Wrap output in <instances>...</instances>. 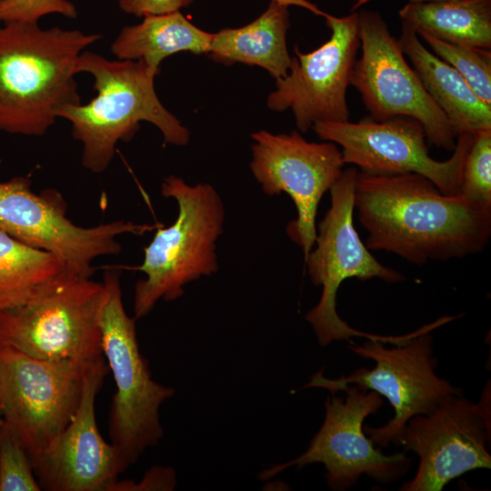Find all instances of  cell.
Returning a JSON list of instances; mask_svg holds the SVG:
<instances>
[{"label": "cell", "mask_w": 491, "mask_h": 491, "mask_svg": "<svg viewBox=\"0 0 491 491\" xmlns=\"http://www.w3.org/2000/svg\"><path fill=\"white\" fill-rule=\"evenodd\" d=\"M30 456L15 434L0 426V491H40Z\"/></svg>", "instance_id": "cell-25"}, {"label": "cell", "mask_w": 491, "mask_h": 491, "mask_svg": "<svg viewBox=\"0 0 491 491\" xmlns=\"http://www.w3.org/2000/svg\"><path fill=\"white\" fill-rule=\"evenodd\" d=\"M89 366L40 359L0 345V413L29 456L47 448L68 426Z\"/></svg>", "instance_id": "cell-10"}, {"label": "cell", "mask_w": 491, "mask_h": 491, "mask_svg": "<svg viewBox=\"0 0 491 491\" xmlns=\"http://www.w3.org/2000/svg\"><path fill=\"white\" fill-rule=\"evenodd\" d=\"M354 207L366 247L424 265L481 252L491 236V205L449 195L416 173H357Z\"/></svg>", "instance_id": "cell-1"}, {"label": "cell", "mask_w": 491, "mask_h": 491, "mask_svg": "<svg viewBox=\"0 0 491 491\" xmlns=\"http://www.w3.org/2000/svg\"><path fill=\"white\" fill-rule=\"evenodd\" d=\"M306 0H270L265 12L251 23L213 33L207 55L216 63L259 66L276 80L286 76L292 57L286 45L289 6L308 9Z\"/></svg>", "instance_id": "cell-18"}, {"label": "cell", "mask_w": 491, "mask_h": 491, "mask_svg": "<svg viewBox=\"0 0 491 491\" xmlns=\"http://www.w3.org/2000/svg\"><path fill=\"white\" fill-rule=\"evenodd\" d=\"M357 173L355 167L343 170L329 189L331 206L317 225L316 247L305 259L311 282L322 286V294L305 319L311 325L321 346L340 340L351 342L354 336L402 345L416 336V332L401 336L369 334L351 327L336 312V293L347 278L363 281L380 278L387 283L405 279L402 273L383 266L372 256L354 227Z\"/></svg>", "instance_id": "cell-7"}, {"label": "cell", "mask_w": 491, "mask_h": 491, "mask_svg": "<svg viewBox=\"0 0 491 491\" xmlns=\"http://www.w3.org/2000/svg\"><path fill=\"white\" fill-rule=\"evenodd\" d=\"M3 424H4V419H3L2 416H1V413H0V426H2Z\"/></svg>", "instance_id": "cell-30"}, {"label": "cell", "mask_w": 491, "mask_h": 491, "mask_svg": "<svg viewBox=\"0 0 491 491\" xmlns=\"http://www.w3.org/2000/svg\"><path fill=\"white\" fill-rule=\"evenodd\" d=\"M31 186L26 176L0 182V230L52 253L78 276L91 277L95 259L118 255L119 235H140L160 225L116 220L83 227L67 217L66 203L57 190L47 188L37 194Z\"/></svg>", "instance_id": "cell-9"}, {"label": "cell", "mask_w": 491, "mask_h": 491, "mask_svg": "<svg viewBox=\"0 0 491 491\" xmlns=\"http://www.w3.org/2000/svg\"><path fill=\"white\" fill-rule=\"evenodd\" d=\"M195 0H117L119 8L137 17L180 11Z\"/></svg>", "instance_id": "cell-28"}, {"label": "cell", "mask_w": 491, "mask_h": 491, "mask_svg": "<svg viewBox=\"0 0 491 491\" xmlns=\"http://www.w3.org/2000/svg\"><path fill=\"white\" fill-rule=\"evenodd\" d=\"M430 333L419 334L392 347L378 340L366 339L362 346L351 343L347 348L373 360L374 368L362 367L337 379L326 378L318 372L306 386L326 388L333 395L346 386L356 385L362 391L372 390L385 396L394 408L393 418L379 427L364 425V432L375 446H399L402 432L410 418L428 414L452 395H462L460 388L436 374V360Z\"/></svg>", "instance_id": "cell-8"}, {"label": "cell", "mask_w": 491, "mask_h": 491, "mask_svg": "<svg viewBox=\"0 0 491 491\" xmlns=\"http://www.w3.org/2000/svg\"><path fill=\"white\" fill-rule=\"evenodd\" d=\"M398 15L416 33L424 32L450 44L491 49V0L408 2Z\"/></svg>", "instance_id": "cell-21"}, {"label": "cell", "mask_w": 491, "mask_h": 491, "mask_svg": "<svg viewBox=\"0 0 491 491\" xmlns=\"http://www.w3.org/2000/svg\"><path fill=\"white\" fill-rule=\"evenodd\" d=\"M212 36L176 11L147 15L139 24L124 26L110 50L119 60H142L160 68L165 58L179 52L207 55Z\"/></svg>", "instance_id": "cell-20"}, {"label": "cell", "mask_w": 491, "mask_h": 491, "mask_svg": "<svg viewBox=\"0 0 491 491\" xmlns=\"http://www.w3.org/2000/svg\"><path fill=\"white\" fill-rule=\"evenodd\" d=\"M51 14L75 19L78 13L68 0H0V22H35Z\"/></svg>", "instance_id": "cell-26"}, {"label": "cell", "mask_w": 491, "mask_h": 491, "mask_svg": "<svg viewBox=\"0 0 491 491\" xmlns=\"http://www.w3.org/2000/svg\"><path fill=\"white\" fill-rule=\"evenodd\" d=\"M346 398L332 395L325 402V420L309 443L307 450L296 458L262 471L259 478L267 480L296 466L301 468L321 463L326 470L327 486L336 491L352 487L362 475L388 484L402 478L411 466L406 453L384 455L364 432L365 419L383 405L375 391H362L356 385L341 389Z\"/></svg>", "instance_id": "cell-14"}, {"label": "cell", "mask_w": 491, "mask_h": 491, "mask_svg": "<svg viewBox=\"0 0 491 491\" xmlns=\"http://www.w3.org/2000/svg\"><path fill=\"white\" fill-rule=\"evenodd\" d=\"M120 272L105 271L106 297L100 316L102 349L116 386L109 413V436L126 470L164 436L159 408L175 391L155 381L141 354L135 318L124 307Z\"/></svg>", "instance_id": "cell-6"}, {"label": "cell", "mask_w": 491, "mask_h": 491, "mask_svg": "<svg viewBox=\"0 0 491 491\" xmlns=\"http://www.w3.org/2000/svg\"><path fill=\"white\" fill-rule=\"evenodd\" d=\"M175 483V474L172 468L155 466L137 483L133 480H117L111 491L173 490Z\"/></svg>", "instance_id": "cell-27"}, {"label": "cell", "mask_w": 491, "mask_h": 491, "mask_svg": "<svg viewBox=\"0 0 491 491\" xmlns=\"http://www.w3.org/2000/svg\"><path fill=\"white\" fill-rule=\"evenodd\" d=\"M330 38L310 53L294 47L296 56L286 76L276 80L267 96L269 109H291L297 130L306 133L316 122H346V90L360 48L357 11L346 16L323 15Z\"/></svg>", "instance_id": "cell-16"}, {"label": "cell", "mask_w": 491, "mask_h": 491, "mask_svg": "<svg viewBox=\"0 0 491 491\" xmlns=\"http://www.w3.org/2000/svg\"><path fill=\"white\" fill-rule=\"evenodd\" d=\"M65 270L52 253L0 230V311L26 302Z\"/></svg>", "instance_id": "cell-22"}, {"label": "cell", "mask_w": 491, "mask_h": 491, "mask_svg": "<svg viewBox=\"0 0 491 491\" xmlns=\"http://www.w3.org/2000/svg\"><path fill=\"white\" fill-rule=\"evenodd\" d=\"M103 282L65 270L26 302L0 311V345L45 360H103Z\"/></svg>", "instance_id": "cell-5"}, {"label": "cell", "mask_w": 491, "mask_h": 491, "mask_svg": "<svg viewBox=\"0 0 491 491\" xmlns=\"http://www.w3.org/2000/svg\"><path fill=\"white\" fill-rule=\"evenodd\" d=\"M250 169L267 195L286 194L295 204L296 218L286 233L298 245L306 259L315 246L316 217L324 194L339 178L346 165L335 143L309 142L298 130L251 134Z\"/></svg>", "instance_id": "cell-15"}, {"label": "cell", "mask_w": 491, "mask_h": 491, "mask_svg": "<svg viewBox=\"0 0 491 491\" xmlns=\"http://www.w3.org/2000/svg\"><path fill=\"white\" fill-rule=\"evenodd\" d=\"M361 55L356 60L350 85L360 94L376 121L396 116L417 120L430 144L453 151L456 135L452 125L423 86L377 11L357 12Z\"/></svg>", "instance_id": "cell-11"}, {"label": "cell", "mask_w": 491, "mask_h": 491, "mask_svg": "<svg viewBox=\"0 0 491 491\" xmlns=\"http://www.w3.org/2000/svg\"><path fill=\"white\" fill-rule=\"evenodd\" d=\"M107 371L105 359L86 368L72 420L47 448L30 456L42 490L111 491L125 471L116 447L104 440L95 420V397Z\"/></svg>", "instance_id": "cell-17"}, {"label": "cell", "mask_w": 491, "mask_h": 491, "mask_svg": "<svg viewBox=\"0 0 491 491\" xmlns=\"http://www.w3.org/2000/svg\"><path fill=\"white\" fill-rule=\"evenodd\" d=\"M352 1H354V4L351 7V11L355 12V11H357L359 7L363 6L364 5H366V3L372 0H352ZM427 1H436V0H408V2H412V3L427 2Z\"/></svg>", "instance_id": "cell-29"}, {"label": "cell", "mask_w": 491, "mask_h": 491, "mask_svg": "<svg viewBox=\"0 0 491 491\" xmlns=\"http://www.w3.org/2000/svg\"><path fill=\"white\" fill-rule=\"evenodd\" d=\"M464 163L460 195L491 205V129L472 135Z\"/></svg>", "instance_id": "cell-24"}, {"label": "cell", "mask_w": 491, "mask_h": 491, "mask_svg": "<svg viewBox=\"0 0 491 491\" xmlns=\"http://www.w3.org/2000/svg\"><path fill=\"white\" fill-rule=\"evenodd\" d=\"M435 55L455 68L473 91L491 106V51L450 44L417 32Z\"/></svg>", "instance_id": "cell-23"}, {"label": "cell", "mask_w": 491, "mask_h": 491, "mask_svg": "<svg viewBox=\"0 0 491 491\" xmlns=\"http://www.w3.org/2000/svg\"><path fill=\"white\" fill-rule=\"evenodd\" d=\"M490 418L489 381L478 403L452 395L428 414L410 418L399 446L416 453L419 464L400 490L441 491L465 473L490 468Z\"/></svg>", "instance_id": "cell-13"}, {"label": "cell", "mask_w": 491, "mask_h": 491, "mask_svg": "<svg viewBox=\"0 0 491 491\" xmlns=\"http://www.w3.org/2000/svg\"><path fill=\"white\" fill-rule=\"evenodd\" d=\"M160 68L142 60H110L83 51L77 74L94 77L96 95L87 104L69 105L56 112L67 120L72 136L82 145V165L95 174L105 171L119 142L130 141L141 122L154 125L166 144L182 146L190 140L189 130L158 98L155 79Z\"/></svg>", "instance_id": "cell-3"}, {"label": "cell", "mask_w": 491, "mask_h": 491, "mask_svg": "<svg viewBox=\"0 0 491 491\" xmlns=\"http://www.w3.org/2000/svg\"><path fill=\"white\" fill-rule=\"evenodd\" d=\"M400 47L423 86L446 115L458 136L491 129V106L451 65L425 47L415 30L402 23Z\"/></svg>", "instance_id": "cell-19"}, {"label": "cell", "mask_w": 491, "mask_h": 491, "mask_svg": "<svg viewBox=\"0 0 491 491\" xmlns=\"http://www.w3.org/2000/svg\"><path fill=\"white\" fill-rule=\"evenodd\" d=\"M161 195L175 199L178 213L169 226L156 228L144 249L143 263L135 268L145 275L135 286L136 320L159 300L181 297L185 286L218 270L216 243L223 233L225 205L216 189L208 183L191 185L172 175L162 182Z\"/></svg>", "instance_id": "cell-4"}, {"label": "cell", "mask_w": 491, "mask_h": 491, "mask_svg": "<svg viewBox=\"0 0 491 491\" xmlns=\"http://www.w3.org/2000/svg\"><path fill=\"white\" fill-rule=\"evenodd\" d=\"M99 34L35 22L0 25V132L42 136L63 106L81 104L79 55Z\"/></svg>", "instance_id": "cell-2"}, {"label": "cell", "mask_w": 491, "mask_h": 491, "mask_svg": "<svg viewBox=\"0 0 491 491\" xmlns=\"http://www.w3.org/2000/svg\"><path fill=\"white\" fill-rule=\"evenodd\" d=\"M312 129L324 140L339 145L345 164L372 175L416 173L429 179L441 193L460 194L462 173L472 135L456 137L451 157L437 161L429 155L423 125L408 116L376 121L316 122Z\"/></svg>", "instance_id": "cell-12"}]
</instances>
